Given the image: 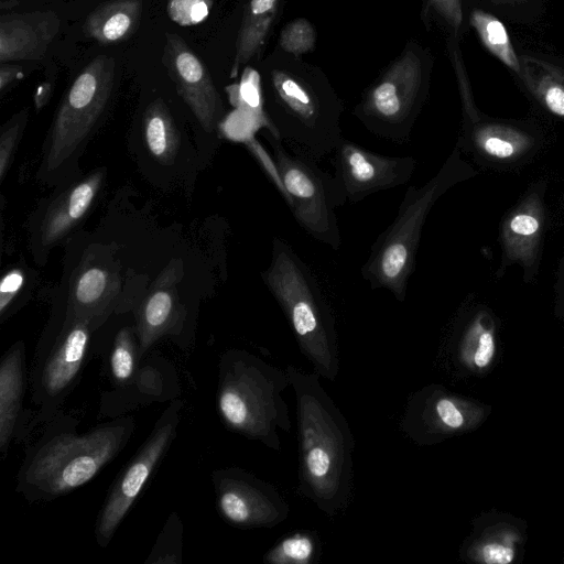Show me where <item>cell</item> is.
Here are the masks:
<instances>
[{
  "label": "cell",
  "mask_w": 564,
  "mask_h": 564,
  "mask_svg": "<svg viewBox=\"0 0 564 564\" xmlns=\"http://www.w3.org/2000/svg\"><path fill=\"white\" fill-rule=\"evenodd\" d=\"M299 429V489L328 516L344 510L352 487V433L321 376L289 365Z\"/></svg>",
  "instance_id": "1"
},
{
  "label": "cell",
  "mask_w": 564,
  "mask_h": 564,
  "mask_svg": "<svg viewBox=\"0 0 564 564\" xmlns=\"http://www.w3.org/2000/svg\"><path fill=\"white\" fill-rule=\"evenodd\" d=\"M234 106L254 113L267 116L263 109L260 76L253 68H246L239 84L228 87Z\"/></svg>",
  "instance_id": "26"
},
{
  "label": "cell",
  "mask_w": 564,
  "mask_h": 564,
  "mask_svg": "<svg viewBox=\"0 0 564 564\" xmlns=\"http://www.w3.org/2000/svg\"><path fill=\"white\" fill-rule=\"evenodd\" d=\"M264 138L272 150L293 217L311 237L337 251L341 235L332 197L330 176L317 163L292 153L281 139L264 127Z\"/></svg>",
  "instance_id": "7"
},
{
  "label": "cell",
  "mask_w": 564,
  "mask_h": 564,
  "mask_svg": "<svg viewBox=\"0 0 564 564\" xmlns=\"http://www.w3.org/2000/svg\"><path fill=\"white\" fill-rule=\"evenodd\" d=\"M105 172L96 170L73 182L44 208L33 225L36 251H47L69 235L87 216L101 188Z\"/></svg>",
  "instance_id": "13"
},
{
  "label": "cell",
  "mask_w": 564,
  "mask_h": 564,
  "mask_svg": "<svg viewBox=\"0 0 564 564\" xmlns=\"http://www.w3.org/2000/svg\"><path fill=\"white\" fill-rule=\"evenodd\" d=\"M289 387L286 370L247 351H228L219 365V415L231 431L279 451V433L291 431L283 395Z\"/></svg>",
  "instance_id": "3"
},
{
  "label": "cell",
  "mask_w": 564,
  "mask_h": 564,
  "mask_svg": "<svg viewBox=\"0 0 564 564\" xmlns=\"http://www.w3.org/2000/svg\"><path fill=\"white\" fill-rule=\"evenodd\" d=\"M261 279L282 308L303 355L321 377L334 380L339 370L335 319L311 268L288 241L274 236L271 260Z\"/></svg>",
  "instance_id": "2"
},
{
  "label": "cell",
  "mask_w": 564,
  "mask_h": 564,
  "mask_svg": "<svg viewBox=\"0 0 564 564\" xmlns=\"http://www.w3.org/2000/svg\"><path fill=\"white\" fill-rule=\"evenodd\" d=\"M454 163L449 160L429 182L408 188L394 220L375 240L361 267V275L371 289L388 290L398 301H404L423 226L454 180Z\"/></svg>",
  "instance_id": "6"
},
{
  "label": "cell",
  "mask_w": 564,
  "mask_h": 564,
  "mask_svg": "<svg viewBox=\"0 0 564 564\" xmlns=\"http://www.w3.org/2000/svg\"><path fill=\"white\" fill-rule=\"evenodd\" d=\"M143 140L155 160L161 163L174 162L180 148V133L161 98L150 102L143 113Z\"/></svg>",
  "instance_id": "22"
},
{
  "label": "cell",
  "mask_w": 564,
  "mask_h": 564,
  "mask_svg": "<svg viewBox=\"0 0 564 564\" xmlns=\"http://www.w3.org/2000/svg\"><path fill=\"white\" fill-rule=\"evenodd\" d=\"M180 406V402H173L163 413L150 436L113 482L96 522L95 535L99 545H108L171 445L176 434Z\"/></svg>",
  "instance_id": "10"
},
{
  "label": "cell",
  "mask_w": 564,
  "mask_h": 564,
  "mask_svg": "<svg viewBox=\"0 0 564 564\" xmlns=\"http://www.w3.org/2000/svg\"><path fill=\"white\" fill-rule=\"evenodd\" d=\"M482 557L487 564H508L513 560V551L499 544H488L482 549Z\"/></svg>",
  "instance_id": "34"
},
{
  "label": "cell",
  "mask_w": 564,
  "mask_h": 564,
  "mask_svg": "<svg viewBox=\"0 0 564 564\" xmlns=\"http://www.w3.org/2000/svg\"><path fill=\"white\" fill-rule=\"evenodd\" d=\"M172 272L171 270L161 274L139 307L137 334L140 357L176 324L180 307Z\"/></svg>",
  "instance_id": "17"
},
{
  "label": "cell",
  "mask_w": 564,
  "mask_h": 564,
  "mask_svg": "<svg viewBox=\"0 0 564 564\" xmlns=\"http://www.w3.org/2000/svg\"><path fill=\"white\" fill-rule=\"evenodd\" d=\"M280 0H249L236 40V51L230 77L238 75L240 67L248 63L263 46L276 14Z\"/></svg>",
  "instance_id": "20"
},
{
  "label": "cell",
  "mask_w": 564,
  "mask_h": 564,
  "mask_svg": "<svg viewBox=\"0 0 564 564\" xmlns=\"http://www.w3.org/2000/svg\"><path fill=\"white\" fill-rule=\"evenodd\" d=\"M70 322L47 357L41 376L44 397L57 398L66 393L76 380L85 361L93 326L84 321Z\"/></svg>",
  "instance_id": "15"
},
{
  "label": "cell",
  "mask_w": 564,
  "mask_h": 564,
  "mask_svg": "<svg viewBox=\"0 0 564 564\" xmlns=\"http://www.w3.org/2000/svg\"><path fill=\"white\" fill-rule=\"evenodd\" d=\"M438 14L457 32L463 22L462 0H431Z\"/></svg>",
  "instance_id": "32"
},
{
  "label": "cell",
  "mask_w": 564,
  "mask_h": 564,
  "mask_svg": "<svg viewBox=\"0 0 564 564\" xmlns=\"http://www.w3.org/2000/svg\"><path fill=\"white\" fill-rule=\"evenodd\" d=\"M163 65L200 127L213 133L223 120V102L205 63L177 33L164 36Z\"/></svg>",
  "instance_id": "12"
},
{
  "label": "cell",
  "mask_w": 564,
  "mask_h": 564,
  "mask_svg": "<svg viewBox=\"0 0 564 564\" xmlns=\"http://www.w3.org/2000/svg\"><path fill=\"white\" fill-rule=\"evenodd\" d=\"M469 21L484 46L507 67L520 75V58L505 24L494 14L479 9L471 11Z\"/></svg>",
  "instance_id": "23"
},
{
  "label": "cell",
  "mask_w": 564,
  "mask_h": 564,
  "mask_svg": "<svg viewBox=\"0 0 564 564\" xmlns=\"http://www.w3.org/2000/svg\"><path fill=\"white\" fill-rule=\"evenodd\" d=\"M61 28L52 11L9 13L0 18V62L41 59Z\"/></svg>",
  "instance_id": "14"
},
{
  "label": "cell",
  "mask_w": 564,
  "mask_h": 564,
  "mask_svg": "<svg viewBox=\"0 0 564 564\" xmlns=\"http://www.w3.org/2000/svg\"><path fill=\"white\" fill-rule=\"evenodd\" d=\"M119 292V276L104 264L88 263L76 272L69 293L68 318L97 326L112 308Z\"/></svg>",
  "instance_id": "16"
},
{
  "label": "cell",
  "mask_w": 564,
  "mask_h": 564,
  "mask_svg": "<svg viewBox=\"0 0 564 564\" xmlns=\"http://www.w3.org/2000/svg\"><path fill=\"white\" fill-rule=\"evenodd\" d=\"M21 76V67L7 63H1L0 90L3 93L9 85H11L15 79H19Z\"/></svg>",
  "instance_id": "37"
},
{
  "label": "cell",
  "mask_w": 564,
  "mask_h": 564,
  "mask_svg": "<svg viewBox=\"0 0 564 564\" xmlns=\"http://www.w3.org/2000/svg\"><path fill=\"white\" fill-rule=\"evenodd\" d=\"M243 143L246 144L250 153L253 155V158L257 160L264 174L268 176V178L271 181L274 187L279 191L285 204L289 205V195L283 185L279 169L275 164L272 154H268L265 149L254 137L248 139Z\"/></svg>",
  "instance_id": "30"
},
{
  "label": "cell",
  "mask_w": 564,
  "mask_h": 564,
  "mask_svg": "<svg viewBox=\"0 0 564 564\" xmlns=\"http://www.w3.org/2000/svg\"><path fill=\"white\" fill-rule=\"evenodd\" d=\"M520 77L554 115L564 118V67L547 59L520 55Z\"/></svg>",
  "instance_id": "21"
},
{
  "label": "cell",
  "mask_w": 564,
  "mask_h": 564,
  "mask_svg": "<svg viewBox=\"0 0 564 564\" xmlns=\"http://www.w3.org/2000/svg\"><path fill=\"white\" fill-rule=\"evenodd\" d=\"M495 350L494 339L490 333H482L479 337L474 361L478 367H485L490 361Z\"/></svg>",
  "instance_id": "35"
},
{
  "label": "cell",
  "mask_w": 564,
  "mask_h": 564,
  "mask_svg": "<svg viewBox=\"0 0 564 564\" xmlns=\"http://www.w3.org/2000/svg\"><path fill=\"white\" fill-rule=\"evenodd\" d=\"M51 95L50 85H44L39 88L37 94L34 97V102L36 107L40 109L43 105L46 104Z\"/></svg>",
  "instance_id": "38"
},
{
  "label": "cell",
  "mask_w": 564,
  "mask_h": 564,
  "mask_svg": "<svg viewBox=\"0 0 564 564\" xmlns=\"http://www.w3.org/2000/svg\"><path fill=\"white\" fill-rule=\"evenodd\" d=\"M213 484L219 514L235 527L272 528L289 516V505L274 486L240 468L215 470Z\"/></svg>",
  "instance_id": "11"
},
{
  "label": "cell",
  "mask_w": 564,
  "mask_h": 564,
  "mask_svg": "<svg viewBox=\"0 0 564 564\" xmlns=\"http://www.w3.org/2000/svg\"><path fill=\"white\" fill-rule=\"evenodd\" d=\"M137 352L139 354V344L133 329H120L115 338L109 360L111 375L117 382L126 383L131 380L135 370Z\"/></svg>",
  "instance_id": "25"
},
{
  "label": "cell",
  "mask_w": 564,
  "mask_h": 564,
  "mask_svg": "<svg viewBox=\"0 0 564 564\" xmlns=\"http://www.w3.org/2000/svg\"><path fill=\"white\" fill-rule=\"evenodd\" d=\"M25 281L21 269H11L2 278L0 283V313L3 317L11 303L19 294Z\"/></svg>",
  "instance_id": "31"
},
{
  "label": "cell",
  "mask_w": 564,
  "mask_h": 564,
  "mask_svg": "<svg viewBox=\"0 0 564 564\" xmlns=\"http://www.w3.org/2000/svg\"><path fill=\"white\" fill-rule=\"evenodd\" d=\"M479 141L482 150L492 156L506 159L514 153V145L498 134L486 133L479 137Z\"/></svg>",
  "instance_id": "33"
},
{
  "label": "cell",
  "mask_w": 564,
  "mask_h": 564,
  "mask_svg": "<svg viewBox=\"0 0 564 564\" xmlns=\"http://www.w3.org/2000/svg\"><path fill=\"white\" fill-rule=\"evenodd\" d=\"M142 12L143 0H109L87 15L83 32L100 45H116L135 32Z\"/></svg>",
  "instance_id": "18"
},
{
  "label": "cell",
  "mask_w": 564,
  "mask_h": 564,
  "mask_svg": "<svg viewBox=\"0 0 564 564\" xmlns=\"http://www.w3.org/2000/svg\"><path fill=\"white\" fill-rule=\"evenodd\" d=\"M132 425L122 419L83 435H55L25 459L18 475V490L33 501L51 500L82 487L116 457Z\"/></svg>",
  "instance_id": "4"
},
{
  "label": "cell",
  "mask_w": 564,
  "mask_h": 564,
  "mask_svg": "<svg viewBox=\"0 0 564 564\" xmlns=\"http://www.w3.org/2000/svg\"><path fill=\"white\" fill-rule=\"evenodd\" d=\"M495 6L499 7H514L525 3L528 0H488Z\"/></svg>",
  "instance_id": "39"
},
{
  "label": "cell",
  "mask_w": 564,
  "mask_h": 564,
  "mask_svg": "<svg viewBox=\"0 0 564 564\" xmlns=\"http://www.w3.org/2000/svg\"><path fill=\"white\" fill-rule=\"evenodd\" d=\"M332 156L334 175L330 176V188L335 207L401 186L411 180L416 167L411 155L376 153L345 138Z\"/></svg>",
  "instance_id": "9"
},
{
  "label": "cell",
  "mask_w": 564,
  "mask_h": 564,
  "mask_svg": "<svg viewBox=\"0 0 564 564\" xmlns=\"http://www.w3.org/2000/svg\"><path fill=\"white\" fill-rule=\"evenodd\" d=\"M510 229L518 235L530 236L539 229V221L531 215H517L510 221Z\"/></svg>",
  "instance_id": "36"
},
{
  "label": "cell",
  "mask_w": 564,
  "mask_h": 564,
  "mask_svg": "<svg viewBox=\"0 0 564 564\" xmlns=\"http://www.w3.org/2000/svg\"><path fill=\"white\" fill-rule=\"evenodd\" d=\"M29 117V110L22 109L9 119L0 133V180L3 181L14 158Z\"/></svg>",
  "instance_id": "27"
},
{
  "label": "cell",
  "mask_w": 564,
  "mask_h": 564,
  "mask_svg": "<svg viewBox=\"0 0 564 564\" xmlns=\"http://www.w3.org/2000/svg\"><path fill=\"white\" fill-rule=\"evenodd\" d=\"M313 535L299 532L282 539L264 555L269 564H311L316 553Z\"/></svg>",
  "instance_id": "24"
},
{
  "label": "cell",
  "mask_w": 564,
  "mask_h": 564,
  "mask_svg": "<svg viewBox=\"0 0 564 564\" xmlns=\"http://www.w3.org/2000/svg\"><path fill=\"white\" fill-rule=\"evenodd\" d=\"M24 346L14 344L0 365V452L6 457L20 414L24 390Z\"/></svg>",
  "instance_id": "19"
},
{
  "label": "cell",
  "mask_w": 564,
  "mask_h": 564,
  "mask_svg": "<svg viewBox=\"0 0 564 564\" xmlns=\"http://www.w3.org/2000/svg\"><path fill=\"white\" fill-rule=\"evenodd\" d=\"M116 62L98 55L76 76L61 100L44 144V181L67 177L101 119L113 90Z\"/></svg>",
  "instance_id": "5"
},
{
  "label": "cell",
  "mask_w": 564,
  "mask_h": 564,
  "mask_svg": "<svg viewBox=\"0 0 564 564\" xmlns=\"http://www.w3.org/2000/svg\"><path fill=\"white\" fill-rule=\"evenodd\" d=\"M422 84L421 58L409 50L368 90L356 109L357 116L378 137L408 144L421 102Z\"/></svg>",
  "instance_id": "8"
},
{
  "label": "cell",
  "mask_w": 564,
  "mask_h": 564,
  "mask_svg": "<svg viewBox=\"0 0 564 564\" xmlns=\"http://www.w3.org/2000/svg\"><path fill=\"white\" fill-rule=\"evenodd\" d=\"M316 41L314 26L304 18L288 23L280 34V46L288 53L300 56L310 52Z\"/></svg>",
  "instance_id": "28"
},
{
  "label": "cell",
  "mask_w": 564,
  "mask_h": 564,
  "mask_svg": "<svg viewBox=\"0 0 564 564\" xmlns=\"http://www.w3.org/2000/svg\"><path fill=\"white\" fill-rule=\"evenodd\" d=\"M212 6L213 0H170L166 11L173 22L192 26L207 18Z\"/></svg>",
  "instance_id": "29"
}]
</instances>
